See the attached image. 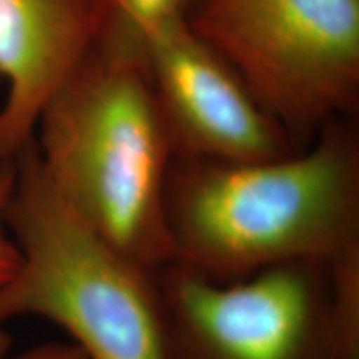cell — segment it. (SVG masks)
Returning <instances> with one entry per match:
<instances>
[{
    "label": "cell",
    "mask_w": 359,
    "mask_h": 359,
    "mask_svg": "<svg viewBox=\"0 0 359 359\" xmlns=\"http://www.w3.org/2000/svg\"><path fill=\"white\" fill-rule=\"evenodd\" d=\"M173 262L218 281L359 248V133L327 123L280 158H175L167 182Z\"/></svg>",
    "instance_id": "obj_1"
},
{
    "label": "cell",
    "mask_w": 359,
    "mask_h": 359,
    "mask_svg": "<svg viewBox=\"0 0 359 359\" xmlns=\"http://www.w3.org/2000/svg\"><path fill=\"white\" fill-rule=\"evenodd\" d=\"M35 133L53 188L93 231L151 271L173 262L175 151L142 58L97 43Z\"/></svg>",
    "instance_id": "obj_2"
},
{
    "label": "cell",
    "mask_w": 359,
    "mask_h": 359,
    "mask_svg": "<svg viewBox=\"0 0 359 359\" xmlns=\"http://www.w3.org/2000/svg\"><path fill=\"white\" fill-rule=\"evenodd\" d=\"M6 224L20 253L0 286V325L55 323L85 359H165L156 271L92 230L53 188L35 142L13 158Z\"/></svg>",
    "instance_id": "obj_3"
},
{
    "label": "cell",
    "mask_w": 359,
    "mask_h": 359,
    "mask_svg": "<svg viewBox=\"0 0 359 359\" xmlns=\"http://www.w3.org/2000/svg\"><path fill=\"white\" fill-rule=\"evenodd\" d=\"M188 25L306 147L359 103V0H196Z\"/></svg>",
    "instance_id": "obj_4"
},
{
    "label": "cell",
    "mask_w": 359,
    "mask_h": 359,
    "mask_svg": "<svg viewBox=\"0 0 359 359\" xmlns=\"http://www.w3.org/2000/svg\"><path fill=\"white\" fill-rule=\"evenodd\" d=\"M156 281L165 359H334L325 264L218 281L172 262Z\"/></svg>",
    "instance_id": "obj_5"
},
{
    "label": "cell",
    "mask_w": 359,
    "mask_h": 359,
    "mask_svg": "<svg viewBox=\"0 0 359 359\" xmlns=\"http://www.w3.org/2000/svg\"><path fill=\"white\" fill-rule=\"evenodd\" d=\"M138 55L167 123L175 158L248 163L302 150L187 20L148 30Z\"/></svg>",
    "instance_id": "obj_6"
},
{
    "label": "cell",
    "mask_w": 359,
    "mask_h": 359,
    "mask_svg": "<svg viewBox=\"0 0 359 359\" xmlns=\"http://www.w3.org/2000/svg\"><path fill=\"white\" fill-rule=\"evenodd\" d=\"M105 17L98 0H0V163L34 142L40 116L93 50Z\"/></svg>",
    "instance_id": "obj_7"
},
{
    "label": "cell",
    "mask_w": 359,
    "mask_h": 359,
    "mask_svg": "<svg viewBox=\"0 0 359 359\" xmlns=\"http://www.w3.org/2000/svg\"><path fill=\"white\" fill-rule=\"evenodd\" d=\"M196 0H114L97 43L111 50L138 55L148 30L175 20H187Z\"/></svg>",
    "instance_id": "obj_8"
},
{
    "label": "cell",
    "mask_w": 359,
    "mask_h": 359,
    "mask_svg": "<svg viewBox=\"0 0 359 359\" xmlns=\"http://www.w3.org/2000/svg\"><path fill=\"white\" fill-rule=\"evenodd\" d=\"M330 269V323L334 359H359V248Z\"/></svg>",
    "instance_id": "obj_9"
},
{
    "label": "cell",
    "mask_w": 359,
    "mask_h": 359,
    "mask_svg": "<svg viewBox=\"0 0 359 359\" xmlns=\"http://www.w3.org/2000/svg\"><path fill=\"white\" fill-rule=\"evenodd\" d=\"M13 173V160L6 161L0 168V286L15 275L20 264V253L6 224V206L12 191Z\"/></svg>",
    "instance_id": "obj_10"
},
{
    "label": "cell",
    "mask_w": 359,
    "mask_h": 359,
    "mask_svg": "<svg viewBox=\"0 0 359 359\" xmlns=\"http://www.w3.org/2000/svg\"><path fill=\"white\" fill-rule=\"evenodd\" d=\"M2 359H85L72 343H45L40 346L30 348L15 356H4Z\"/></svg>",
    "instance_id": "obj_11"
},
{
    "label": "cell",
    "mask_w": 359,
    "mask_h": 359,
    "mask_svg": "<svg viewBox=\"0 0 359 359\" xmlns=\"http://www.w3.org/2000/svg\"><path fill=\"white\" fill-rule=\"evenodd\" d=\"M8 349H11V336H8L4 325H0V359L7 356Z\"/></svg>",
    "instance_id": "obj_12"
},
{
    "label": "cell",
    "mask_w": 359,
    "mask_h": 359,
    "mask_svg": "<svg viewBox=\"0 0 359 359\" xmlns=\"http://www.w3.org/2000/svg\"><path fill=\"white\" fill-rule=\"evenodd\" d=\"M98 2H100V4H102V6H103V7H105V11H107V13H109V12H110V8H111V7H114V0H98ZM105 19H107V17H105Z\"/></svg>",
    "instance_id": "obj_13"
},
{
    "label": "cell",
    "mask_w": 359,
    "mask_h": 359,
    "mask_svg": "<svg viewBox=\"0 0 359 359\" xmlns=\"http://www.w3.org/2000/svg\"><path fill=\"white\" fill-rule=\"evenodd\" d=\"M2 165H4V163H0V168H2Z\"/></svg>",
    "instance_id": "obj_14"
}]
</instances>
